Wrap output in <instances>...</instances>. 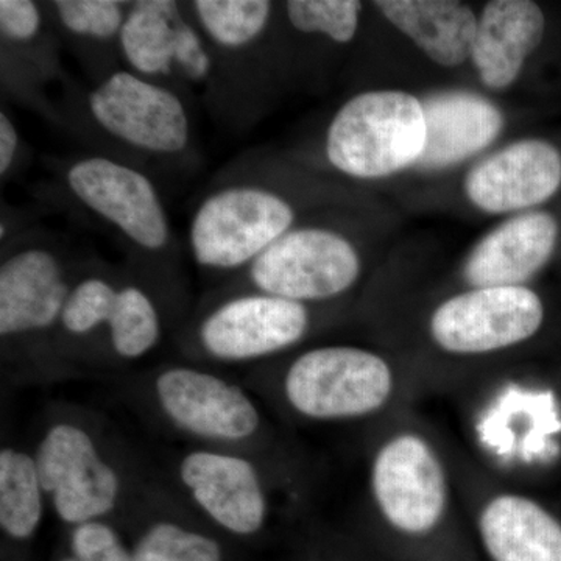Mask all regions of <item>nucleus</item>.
Instances as JSON below:
<instances>
[{
  "mask_svg": "<svg viewBox=\"0 0 561 561\" xmlns=\"http://www.w3.org/2000/svg\"><path fill=\"white\" fill-rule=\"evenodd\" d=\"M184 5L216 62L227 108L225 124L245 128L256 119L268 81L279 72L275 50L278 3L187 0Z\"/></svg>",
  "mask_w": 561,
  "mask_h": 561,
  "instance_id": "7",
  "label": "nucleus"
},
{
  "mask_svg": "<svg viewBox=\"0 0 561 561\" xmlns=\"http://www.w3.org/2000/svg\"><path fill=\"white\" fill-rule=\"evenodd\" d=\"M426 147L415 169L440 172L478 157L500 138L505 116L478 92L451 90L423 99Z\"/></svg>",
  "mask_w": 561,
  "mask_h": 561,
  "instance_id": "18",
  "label": "nucleus"
},
{
  "mask_svg": "<svg viewBox=\"0 0 561 561\" xmlns=\"http://www.w3.org/2000/svg\"><path fill=\"white\" fill-rule=\"evenodd\" d=\"M559 221L548 210H527L501 221L472 247L461 265L468 287L527 286L551 260Z\"/></svg>",
  "mask_w": 561,
  "mask_h": 561,
  "instance_id": "17",
  "label": "nucleus"
},
{
  "mask_svg": "<svg viewBox=\"0 0 561 561\" xmlns=\"http://www.w3.org/2000/svg\"><path fill=\"white\" fill-rule=\"evenodd\" d=\"M33 456L50 508L66 526L101 522L116 511L124 493L121 472L79 421L49 424Z\"/></svg>",
  "mask_w": 561,
  "mask_h": 561,
  "instance_id": "10",
  "label": "nucleus"
},
{
  "mask_svg": "<svg viewBox=\"0 0 561 561\" xmlns=\"http://www.w3.org/2000/svg\"><path fill=\"white\" fill-rule=\"evenodd\" d=\"M162 280L128 262L119 268L98 345L108 348L117 360L146 359L164 337Z\"/></svg>",
  "mask_w": 561,
  "mask_h": 561,
  "instance_id": "22",
  "label": "nucleus"
},
{
  "mask_svg": "<svg viewBox=\"0 0 561 561\" xmlns=\"http://www.w3.org/2000/svg\"><path fill=\"white\" fill-rule=\"evenodd\" d=\"M194 103L180 92L121 68L94 83H62L55 125L94 151L157 173L201 162Z\"/></svg>",
  "mask_w": 561,
  "mask_h": 561,
  "instance_id": "1",
  "label": "nucleus"
},
{
  "mask_svg": "<svg viewBox=\"0 0 561 561\" xmlns=\"http://www.w3.org/2000/svg\"><path fill=\"white\" fill-rule=\"evenodd\" d=\"M60 561H131V549L106 519L70 527L69 553Z\"/></svg>",
  "mask_w": 561,
  "mask_h": 561,
  "instance_id": "28",
  "label": "nucleus"
},
{
  "mask_svg": "<svg viewBox=\"0 0 561 561\" xmlns=\"http://www.w3.org/2000/svg\"><path fill=\"white\" fill-rule=\"evenodd\" d=\"M49 501L35 456L16 446L0 451V529L11 541H28L38 534Z\"/></svg>",
  "mask_w": 561,
  "mask_h": 561,
  "instance_id": "25",
  "label": "nucleus"
},
{
  "mask_svg": "<svg viewBox=\"0 0 561 561\" xmlns=\"http://www.w3.org/2000/svg\"><path fill=\"white\" fill-rule=\"evenodd\" d=\"M27 142L22 138V133L18 128L16 122L5 103L0 108V181L2 184L9 183L13 176L24 169L28 161Z\"/></svg>",
  "mask_w": 561,
  "mask_h": 561,
  "instance_id": "29",
  "label": "nucleus"
},
{
  "mask_svg": "<svg viewBox=\"0 0 561 561\" xmlns=\"http://www.w3.org/2000/svg\"><path fill=\"white\" fill-rule=\"evenodd\" d=\"M176 474L195 507L227 534L253 537L267 524V486L257 465L243 454L195 446L181 457Z\"/></svg>",
  "mask_w": 561,
  "mask_h": 561,
  "instance_id": "15",
  "label": "nucleus"
},
{
  "mask_svg": "<svg viewBox=\"0 0 561 561\" xmlns=\"http://www.w3.org/2000/svg\"><path fill=\"white\" fill-rule=\"evenodd\" d=\"M364 3L357 0H289L278 3V18L295 32L321 33L341 47L356 39Z\"/></svg>",
  "mask_w": 561,
  "mask_h": 561,
  "instance_id": "27",
  "label": "nucleus"
},
{
  "mask_svg": "<svg viewBox=\"0 0 561 561\" xmlns=\"http://www.w3.org/2000/svg\"><path fill=\"white\" fill-rule=\"evenodd\" d=\"M389 24L440 68L471 60L478 14L456 0H379L373 3Z\"/></svg>",
  "mask_w": 561,
  "mask_h": 561,
  "instance_id": "23",
  "label": "nucleus"
},
{
  "mask_svg": "<svg viewBox=\"0 0 561 561\" xmlns=\"http://www.w3.org/2000/svg\"><path fill=\"white\" fill-rule=\"evenodd\" d=\"M131 561H224L220 542L173 519H158L139 535Z\"/></svg>",
  "mask_w": 561,
  "mask_h": 561,
  "instance_id": "26",
  "label": "nucleus"
},
{
  "mask_svg": "<svg viewBox=\"0 0 561 561\" xmlns=\"http://www.w3.org/2000/svg\"><path fill=\"white\" fill-rule=\"evenodd\" d=\"M313 319L311 306L257 290L224 289L187 331L186 348L217 364L271 359L300 345Z\"/></svg>",
  "mask_w": 561,
  "mask_h": 561,
  "instance_id": "9",
  "label": "nucleus"
},
{
  "mask_svg": "<svg viewBox=\"0 0 561 561\" xmlns=\"http://www.w3.org/2000/svg\"><path fill=\"white\" fill-rule=\"evenodd\" d=\"M39 197L94 221L140 271L164 284L175 275L181 243L150 173L94 151L70 154L55 161Z\"/></svg>",
  "mask_w": 561,
  "mask_h": 561,
  "instance_id": "3",
  "label": "nucleus"
},
{
  "mask_svg": "<svg viewBox=\"0 0 561 561\" xmlns=\"http://www.w3.org/2000/svg\"><path fill=\"white\" fill-rule=\"evenodd\" d=\"M280 390L291 412L317 423L367 419L397 391V373L382 354L356 345L305 350L284 370Z\"/></svg>",
  "mask_w": 561,
  "mask_h": 561,
  "instance_id": "8",
  "label": "nucleus"
},
{
  "mask_svg": "<svg viewBox=\"0 0 561 561\" xmlns=\"http://www.w3.org/2000/svg\"><path fill=\"white\" fill-rule=\"evenodd\" d=\"M0 249L3 356L57 353L62 309L84 257L60 236L35 227Z\"/></svg>",
  "mask_w": 561,
  "mask_h": 561,
  "instance_id": "4",
  "label": "nucleus"
},
{
  "mask_svg": "<svg viewBox=\"0 0 561 561\" xmlns=\"http://www.w3.org/2000/svg\"><path fill=\"white\" fill-rule=\"evenodd\" d=\"M278 165L243 157L217 173L192 210L186 247L202 272L236 276L300 225L302 191Z\"/></svg>",
  "mask_w": 561,
  "mask_h": 561,
  "instance_id": "2",
  "label": "nucleus"
},
{
  "mask_svg": "<svg viewBox=\"0 0 561 561\" xmlns=\"http://www.w3.org/2000/svg\"><path fill=\"white\" fill-rule=\"evenodd\" d=\"M187 21L179 0H131L121 35L122 66L179 92L176 62Z\"/></svg>",
  "mask_w": 561,
  "mask_h": 561,
  "instance_id": "24",
  "label": "nucleus"
},
{
  "mask_svg": "<svg viewBox=\"0 0 561 561\" xmlns=\"http://www.w3.org/2000/svg\"><path fill=\"white\" fill-rule=\"evenodd\" d=\"M423 101L408 91L368 90L332 114L320 153L330 171L375 181L415 169L426 147Z\"/></svg>",
  "mask_w": 561,
  "mask_h": 561,
  "instance_id": "5",
  "label": "nucleus"
},
{
  "mask_svg": "<svg viewBox=\"0 0 561 561\" xmlns=\"http://www.w3.org/2000/svg\"><path fill=\"white\" fill-rule=\"evenodd\" d=\"M158 411L181 434L210 448L232 449L262 430L260 405L239 383L219 373L172 364L151 379Z\"/></svg>",
  "mask_w": 561,
  "mask_h": 561,
  "instance_id": "11",
  "label": "nucleus"
},
{
  "mask_svg": "<svg viewBox=\"0 0 561 561\" xmlns=\"http://www.w3.org/2000/svg\"><path fill=\"white\" fill-rule=\"evenodd\" d=\"M370 493L387 526L405 537L432 534L449 508L445 461L423 434L402 431L381 443L370 465Z\"/></svg>",
  "mask_w": 561,
  "mask_h": 561,
  "instance_id": "12",
  "label": "nucleus"
},
{
  "mask_svg": "<svg viewBox=\"0 0 561 561\" xmlns=\"http://www.w3.org/2000/svg\"><path fill=\"white\" fill-rule=\"evenodd\" d=\"M69 73L62 46L44 2L0 0V87L3 99L35 111L55 125L54 88Z\"/></svg>",
  "mask_w": 561,
  "mask_h": 561,
  "instance_id": "14",
  "label": "nucleus"
},
{
  "mask_svg": "<svg viewBox=\"0 0 561 561\" xmlns=\"http://www.w3.org/2000/svg\"><path fill=\"white\" fill-rule=\"evenodd\" d=\"M44 5L62 50L79 61L90 83L124 68L121 35L130 0H49Z\"/></svg>",
  "mask_w": 561,
  "mask_h": 561,
  "instance_id": "21",
  "label": "nucleus"
},
{
  "mask_svg": "<svg viewBox=\"0 0 561 561\" xmlns=\"http://www.w3.org/2000/svg\"><path fill=\"white\" fill-rule=\"evenodd\" d=\"M545 319V302L529 286L468 287L437 305L427 331L443 353L490 356L530 341Z\"/></svg>",
  "mask_w": 561,
  "mask_h": 561,
  "instance_id": "13",
  "label": "nucleus"
},
{
  "mask_svg": "<svg viewBox=\"0 0 561 561\" xmlns=\"http://www.w3.org/2000/svg\"><path fill=\"white\" fill-rule=\"evenodd\" d=\"M364 256L346 228L305 220L232 276L225 289H249L300 305L339 300L359 284Z\"/></svg>",
  "mask_w": 561,
  "mask_h": 561,
  "instance_id": "6",
  "label": "nucleus"
},
{
  "mask_svg": "<svg viewBox=\"0 0 561 561\" xmlns=\"http://www.w3.org/2000/svg\"><path fill=\"white\" fill-rule=\"evenodd\" d=\"M561 187V151L545 139H519L472 165L465 197L490 216H515L551 201Z\"/></svg>",
  "mask_w": 561,
  "mask_h": 561,
  "instance_id": "16",
  "label": "nucleus"
},
{
  "mask_svg": "<svg viewBox=\"0 0 561 561\" xmlns=\"http://www.w3.org/2000/svg\"><path fill=\"white\" fill-rule=\"evenodd\" d=\"M491 561H561V523L526 494H494L478 516Z\"/></svg>",
  "mask_w": 561,
  "mask_h": 561,
  "instance_id": "20",
  "label": "nucleus"
},
{
  "mask_svg": "<svg viewBox=\"0 0 561 561\" xmlns=\"http://www.w3.org/2000/svg\"><path fill=\"white\" fill-rule=\"evenodd\" d=\"M546 33L545 11L531 0H491L478 18L471 62L490 91L516 83Z\"/></svg>",
  "mask_w": 561,
  "mask_h": 561,
  "instance_id": "19",
  "label": "nucleus"
}]
</instances>
